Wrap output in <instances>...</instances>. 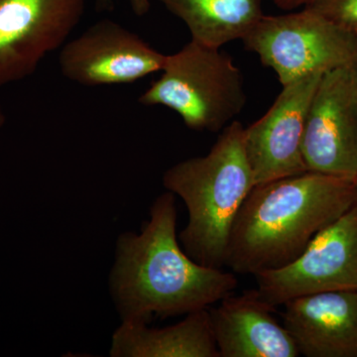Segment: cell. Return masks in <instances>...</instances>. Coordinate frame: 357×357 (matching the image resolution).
<instances>
[{
  "label": "cell",
  "instance_id": "cell-1",
  "mask_svg": "<svg viewBox=\"0 0 357 357\" xmlns=\"http://www.w3.org/2000/svg\"><path fill=\"white\" fill-rule=\"evenodd\" d=\"M175 195L164 192L150 208L139 232H122L115 243L109 292L122 321L210 309L238 285L234 272L206 267L185 252L177 236Z\"/></svg>",
  "mask_w": 357,
  "mask_h": 357
},
{
  "label": "cell",
  "instance_id": "cell-2",
  "mask_svg": "<svg viewBox=\"0 0 357 357\" xmlns=\"http://www.w3.org/2000/svg\"><path fill=\"white\" fill-rule=\"evenodd\" d=\"M356 203V182L309 171L256 185L234 220L225 266L255 277L287 266Z\"/></svg>",
  "mask_w": 357,
  "mask_h": 357
},
{
  "label": "cell",
  "instance_id": "cell-3",
  "mask_svg": "<svg viewBox=\"0 0 357 357\" xmlns=\"http://www.w3.org/2000/svg\"><path fill=\"white\" fill-rule=\"evenodd\" d=\"M243 132V124L232 121L208 154L178 162L163 175L167 191L187 206L188 222L178 241L204 266H225L234 220L255 185Z\"/></svg>",
  "mask_w": 357,
  "mask_h": 357
},
{
  "label": "cell",
  "instance_id": "cell-4",
  "mask_svg": "<svg viewBox=\"0 0 357 357\" xmlns=\"http://www.w3.org/2000/svg\"><path fill=\"white\" fill-rule=\"evenodd\" d=\"M161 73L138 100L172 109L191 130L222 131L245 107L243 72L220 49L191 40L167 55Z\"/></svg>",
  "mask_w": 357,
  "mask_h": 357
},
{
  "label": "cell",
  "instance_id": "cell-5",
  "mask_svg": "<svg viewBox=\"0 0 357 357\" xmlns=\"http://www.w3.org/2000/svg\"><path fill=\"white\" fill-rule=\"evenodd\" d=\"M243 42L274 70L282 86L310 75L357 66V35L307 7L263 16Z\"/></svg>",
  "mask_w": 357,
  "mask_h": 357
},
{
  "label": "cell",
  "instance_id": "cell-6",
  "mask_svg": "<svg viewBox=\"0 0 357 357\" xmlns=\"http://www.w3.org/2000/svg\"><path fill=\"white\" fill-rule=\"evenodd\" d=\"M255 279L262 299L275 307L311 294L357 290V203L321 230L297 259Z\"/></svg>",
  "mask_w": 357,
  "mask_h": 357
},
{
  "label": "cell",
  "instance_id": "cell-7",
  "mask_svg": "<svg viewBox=\"0 0 357 357\" xmlns=\"http://www.w3.org/2000/svg\"><path fill=\"white\" fill-rule=\"evenodd\" d=\"M303 158L309 172L357 178V66L326 72L307 112Z\"/></svg>",
  "mask_w": 357,
  "mask_h": 357
},
{
  "label": "cell",
  "instance_id": "cell-8",
  "mask_svg": "<svg viewBox=\"0 0 357 357\" xmlns=\"http://www.w3.org/2000/svg\"><path fill=\"white\" fill-rule=\"evenodd\" d=\"M86 0H0V88L32 76L64 46Z\"/></svg>",
  "mask_w": 357,
  "mask_h": 357
},
{
  "label": "cell",
  "instance_id": "cell-9",
  "mask_svg": "<svg viewBox=\"0 0 357 357\" xmlns=\"http://www.w3.org/2000/svg\"><path fill=\"white\" fill-rule=\"evenodd\" d=\"M167 55L115 21H98L61 48L66 79L86 86L131 84L161 72Z\"/></svg>",
  "mask_w": 357,
  "mask_h": 357
},
{
  "label": "cell",
  "instance_id": "cell-10",
  "mask_svg": "<svg viewBox=\"0 0 357 357\" xmlns=\"http://www.w3.org/2000/svg\"><path fill=\"white\" fill-rule=\"evenodd\" d=\"M323 75H310L284 86L266 114L244 128V149L255 185L307 172L303 138L312 98Z\"/></svg>",
  "mask_w": 357,
  "mask_h": 357
},
{
  "label": "cell",
  "instance_id": "cell-11",
  "mask_svg": "<svg viewBox=\"0 0 357 357\" xmlns=\"http://www.w3.org/2000/svg\"><path fill=\"white\" fill-rule=\"evenodd\" d=\"M208 311L220 357L300 356L292 335L274 318L276 307L257 289L231 294Z\"/></svg>",
  "mask_w": 357,
  "mask_h": 357
},
{
  "label": "cell",
  "instance_id": "cell-12",
  "mask_svg": "<svg viewBox=\"0 0 357 357\" xmlns=\"http://www.w3.org/2000/svg\"><path fill=\"white\" fill-rule=\"evenodd\" d=\"M283 307L300 356L357 357V290L311 294Z\"/></svg>",
  "mask_w": 357,
  "mask_h": 357
},
{
  "label": "cell",
  "instance_id": "cell-13",
  "mask_svg": "<svg viewBox=\"0 0 357 357\" xmlns=\"http://www.w3.org/2000/svg\"><path fill=\"white\" fill-rule=\"evenodd\" d=\"M112 357H220L208 309L189 312L176 325L149 328L121 321L112 335Z\"/></svg>",
  "mask_w": 357,
  "mask_h": 357
},
{
  "label": "cell",
  "instance_id": "cell-14",
  "mask_svg": "<svg viewBox=\"0 0 357 357\" xmlns=\"http://www.w3.org/2000/svg\"><path fill=\"white\" fill-rule=\"evenodd\" d=\"M185 23L191 40L211 48L241 40L265 15L263 0H160Z\"/></svg>",
  "mask_w": 357,
  "mask_h": 357
},
{
  "label": "cell",
  "instance_id": "cell-15",
  "mask_svg": "<svg viewBox=\"0 0 357 357\" xmlns=\"http://www.w3.org/2000/svg\"><path fill=\"white\" fill-rule=\"evenodd\" d=\"M305 7L357 35V0H314Z\"/></svg>",
  "mask_w": 357,
  "mask_h": 357
},
{
  "label": "cell",
  "instance_id": "cell-16",
  "mask_svg": "<svg viewBox=\"0 0 357 357\" xmlns=\"http://www.w3.org/2000/svg\"><path fill=\"white\" fill-rule=\"evenodd\" d=\"M275 6L283 10H295L301 7L307 6L314 0H272Z\"/></svg>",
  "mask_w": 357,
  "mask_h": 357
},
{
  "label": "cell",
  "instance_id": "cell-17",
  "mask_svg": "<svg viewBox=\"0 0 357 357\" xmlns=\"http://www.w3.org/2000/svg\"><path fill=\"white\" fill-rule=\"evenodd\" d=\"M131 10L135 15L142 17L151 9V0H128Z\"/></svg>",
  "mask_w": 357,
  "mask_h": 357
},
{
  "label": "cell",
  "instance_id": "cell-18",
  "mask_svg": "<svg viewBox=\"0 0 357 357\" xmlns=\"http://www.w3.org/2000/svg\"><path fill=\"white\" fill-rule=\"evenodd\" d=\"M98 2V7L100 10H112L114 8V0H96Z\"/></svg>",
  "mask_w": 357,
  "mask_h": 357
},
{
  "label": "cell",
  "instance_id": "cell-19",
  "mask_svg": "<svg viewBox=\"0 0 357 357\" xmlns=\"http://www.w3.org/2000/svg\"><path fill=\"white\" fill-rule=\"evenodd\" d=\"M6 112H4L3 109H2L1 105H0V128L6 124Z\"/></svg>",
  "mask_w": 357,
  "mask_h": 357
},
{
  "label": "cell",
  "instance_id": "cell-20",
  "mask_svg": "<svg viewBox=\"0 0 357 357\" xmlns=\"http://www.w3.org/2000/svg\"><path fill=\"white\" fill-rule=\"evenodd\" d=\"M356 184H357V178H356Z\"/></svg>",
  "mask_w": 357,
  "mask_h": 357
}]
</instances>
